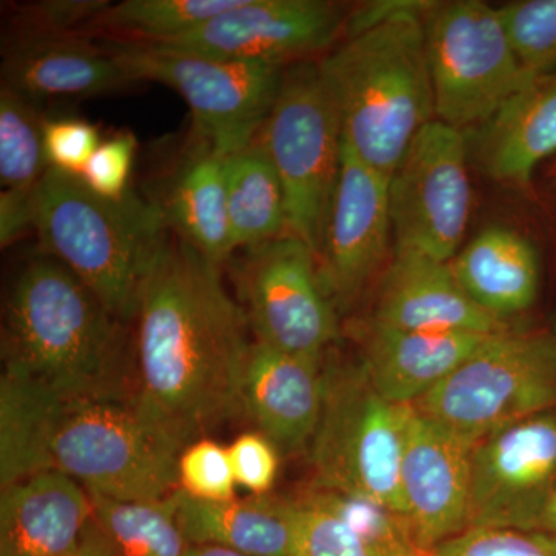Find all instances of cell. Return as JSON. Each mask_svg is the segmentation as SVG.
<instances>
[{
  "label": "cell",
  "instance_id": "cell-18",
  "mask_svg": "<svg viewBox=\"0 0 556 556\" xmlns=\"http://www.w3.org/2000/svg\"><path fill=\"white\" fill-rule=\"evenodd\" d=\"M2 84L27 100L93 98L129 87L126 70L109 46L78 35L10 38Z\"/></svg>",
  "mask_w": 556,
  "mask_h": 556
},
{
  "label": "cell",
  "instance_id": "cell-5",
  "mask_svg": "<svg viewBox=\"0 0 556 556\" xmlns=\"http://www.w3.org/2000/svg\"><path fill=\"white\" fill-rule=\"evenodd\" d=\"M33 229L123 324L135 318L139 289L169 230L159 201L134 190L104 199L56 169L33 189Z\"/></svg>",
  "mask_w": 556,
  "mask_h": 556
},
{
  "label": "cell",
  "instance_id": "cell-2",
  "mask_svg": "<svg viewBox=\"0 0 556 556\" xmlns=\"http://www.w3.org/2000/svg\"><path fill=\"white\" fill-rule=\"evenodd\" d=\"M181 452L134 399L58 396L2 376V486L60 473L90 495L166 500L179 489Z\"/></svg>",
  "mask_w": 556,
  "mask_h": 556
},
{
  "label": "cell",
  "instance_id": "cell-37",
  "mask_svg": "<svg viewBox=\"0 0 556 556\" xmlns=\"http://www.w3.org/2000/svg\"><path fill=\"white\" fill-rule=\"evenodd\" d=\"M101 144L97 127L80 118L46 119L43 148L50 169L79 177Z\"/></svg>",
  "mask_w": 556,
  "mask_h": 556
},
{
  "label": "cell",
  "instance_id": "cell-1",
  "mask_svg": "<svg viewBox=\"0 0 556 556\" xmlns=\"http://www.w3.org/2000/svg\"><path fill=\"white\" fill-rule=\"evenodd\" d=\"M134 401L185 450L244 407L247 313L218 266L166 237L139 289Z\"/></svg>",
  "mask_w": 556,
  "mask_h": 556
},
{
  "label": "cell",
  "instance_id": "cell-30",
  "mask_svg": "<svg viewBox=\"0 0 556 556\" xmlns=\"http://www.w3.org/2000/svg\"><path fill=\"white\" fill-rule=\"evenodd\" d=\"M308 495L346 522L369 546L386 556H424L409 532L407 519L375 501L314 489Z\"/></svg>",
  "mask_w": 556,
  "mask_h": 556
},
{
  "label": "cell",
  "instance_id": "cell-41",
  "mask_svg": "<svg viewBox=\"0 0 556 556\" xmlns=\"http://www.w3.org/2000/svg\"><path fill=\"white\" fill-rule=\"evenodd\" d=\"M538 530H543V532L556 535V490L554 496H552L551 503H548L546 511H544L540 529Z\"/></svg>",
  "mask_w": 556,
  "mask_h": 556
},
{
  "label": "cell",
  "instance_id": "cell-13",
  "mask_svg": "<svg viewBox=\"0 0 556 556\" xmlns=\"http://www.w3.org/2000/svg\"><path fill=\"white\" fill-rule=\"evenodd\" d=\"M556 490V412L493 431L471 450L470 527L538 530Z\"/></svg>",
  "mask_w": 556,
  "mask_h": 556
},
{
  "label": "cell",
  "instance_id": "cell-26",
  "mask_svg": "<svg viewBox=\"0 0 556 556\" xmlns=\"http://www.w3.org/2000/svg\"><path fill=\"white\" fill-rule=\"evenodd\" d=\"M174 495L159 501L90 495V519L72 556H185L189 544Z\"/></svg>",
  "mask_w": 556,
  "mask_h": 556
},
{
  "label": "cell",
  "instance_id": "cell-27",
  "mask_svg": "<svg viewBox=\"0 0 556 556\" xmlns=\"http://www.w3.org/2000/svg\"><path fill=\"white\" fill-rule=\"evenodd\" d=\"M226 189L236 251L258 247L288 232L283 186L258 137L226 156Z\"/></svg>",
  "mask_w": 556,
  "mask_h": 556
},
{
  "label": "cell",
  "instance_id": "cell-19",
  "mask_svg": "<svg viewBox=\"0 0 556 556\" xmlns=\"http://www.w3.org/2000/svg\"><path fill=\"white\" fill-rule=\"evenodd\" d=\"M243 399L262 434L283 452H298L313 441L324 409L321 358L252 343Z\"/></svg>",
  "mask_w": 556,
  "mask_h": 556
},
{
  "label": "cell",
  "instance_id": "cell-23",
  "mask_svg": "<svg viewBox=\"0 0 556 556\" xmlns=\"http://www.w3.org/2000/svg\"><path fill=\"white\" fill-rule=\"evenodd\" d=\"M468 299L490 316L506 320L535 305L540 257L517 230L490 226L450 262Z\"/></svg>",
  "mask_w": 556,
  "mask_h": 556
},
{
  "label": "cell",
  "instance_id": "cell-36",
  "mask_svg": "<svg viewBox=\"0 0 556 556\" xmlns=\"http://www.w3.org/2000/svg\"><path fill=\"white\" fill-rule=\"evenodd\" d=\"M137 138L123 131L102 141L79 175L80 181L104 199L119 200L129 192Z\"/></svg>",
  "mask_w": 556,
  "mask_h": 556
},
{
  "label": "cell",
  "instance_id": "cell-21",
  "mask_svg": "<svg viewBox=\"0 0 556 556\" xmlns=\"http://www.w3.org/2000/svg\"><path fill=\"white\" fill-rule=\"evenodd\" d=\"M90 515V493L64 475H31L2 486L0 556H72Z\"/></svg>",
  "mask_w": 556,
  "mask_h": 556
},
{
  "label": "cell",
  "instance_id": "cell-28",
  "mask_svg": "<svg viewBox=\"0 0 556 556\" xmlns=\"http://www.w3.org/2000/svg\"><path fill=\"white\" fill-rule=\"evenodd\" d=\"M240 0H126L109 3L80 28L84 38L102 36L110 42L156 46L193 31Z\"/></svg>",
  "mask_w": 556,
  "mask_h": 556
},
{
  "label": "cell",
  "instance_id": "cell-8",
  "mask_svg": "<svg viewBox=\"0 0 556 556\" xmlns=\"http://www.w3.org/2000/svg\"><path fill=\"white\" fill-rule=\"evenodd\" d=\"M426 43L437 119L463 134L535 78L519 60L500 7L481 0L430 2Z\"/></svg>",
  "mask_w": 556,
  "mask_h": 556
},
{
  "label": "cell",
  "instance_id": "cell-35",
  "mask_svg": "<svg viewBox=\"0 0 556 556\" xmlns=\"http://www.w3.org/2000/svg\"><path fill=\"white\" fill-rule=\"evenodd\" d=\"M110 2L104 0H49L17 7L11 38L76 35Z\"/></svg>",
  "mask_w": 556,
  "mask_h": 556
},
{
  "label": "cell",
  "instance_id": "cell-32",
  "mask_svg": "<svg viewBox=\"0 0 556 556\" xmlns=\"http://www.w3.org/2000/svg\"><path fill=\"white\" fill-rule=\"evenodd\" d=\"M291 514L294 556H386L309 495L291 501Z\"/></svg>",
  "mask_w": 556,
  "mask_h": 556
},
{
  "label": "cell",
  "instance_id": "cell-3",
  "mask_svg": "<svg viewBox=\"0 0 556 556\" xmlns=\"http://www.w3.org/2000/svg\"><path fill=\"white\" fill-rule=\"evenodd\" d=\"M430 2H376L348 16L342 43L318 61L343 144L391 177L408 146L437 119L428 67Z\"/></svg>",
  "mask_w": 556,
  "mask_h": 556
},
{
  "label": "cell",
  "instance_id": "cell-4",
  "mask_svg": "<svg viewBox=\"0 0 556 556\" xmlns=\"http://www.w3.org/2000/svg\"><path fill=\"white\" fill-rule=\"evenodd\" d=\"M5 320V378L58 396L134 399L123 321L58 260L25 266Z\"/></svg>",
  "mask_w": 556,
  "mask_h": 556
},
{
  "label": "cell",
  "instance_id": "cell-34",
  "mask_svg": "<svg viewBox=\"0 0 556 556\" xmlns=\"http://www.w3.org/2000/svg\"><path fill=\"white\" fill-rule=\"evenodd\" d=\"M178 486L199 500H236L237 482L228 448L204 438L189 444L179 453Z\"/></svg>",
  "mask_w": 556,
  "mask_h": 556
},
{
  "label": "cell",
  "instance_id": "cell-22",
  "mask_svg": "<svg viewBox=\"0 0 556 556\" xmlns=\"http://www.w3.org/2000/svg\"><path fill=\"white\" fill-rule=\"evenodd\" d=\"M492 336L495 334L408 331L372 325L362 367L380 396L393 404L413 405Z\"/></svg>",
  "mask_w": 556,
  "mask_h": 556
},
{
  "label": "cell",
  "instance_id": "cell-31",
  "mask_svg": "<svg viewBox=\"0 0 556 556\" xmlns=\"http://www.w3.org/2000/svg\"><path fill=\"white\" fill-rule=\"evenodd\" d=\"M500 10L527 72H556V0H517Z\"/></svg>",
  "mask_w": 556,
  "mask_h": 556
},
{
  "label": "cell",
  "instance_id": "cell-11",
  "mask_svg": "<svg viewBox=\"0 0 556 556\" xmlns=\"http://www.w3.org/2000/svg\"><path fill=\"white\" fill-rule=\"evenodd\" d=\"M466 134L434 119L402 156L390 177L396 251L450 263L463 244L471 214Z\"/></svg>",
  "mask_w": 556,
  "mask_h": 556
},
{
  "label": "cell",
  "instance_id": "cell-25",
  "mask_svg": "<svg viewBox=\"0 0 556 556\" xmlns=\"http://www.w3.org/2000/svg\"><path fill=\"white\" fill-rule=\"evenodd\" d=\"M160 206L167 228L208 262L219 266L236 252L229 222L226 156L217 150L195 139Z\"/></svg>",
  "mask_w": 556,
  "mask_h": 556
},
{
  "label": "cell",
  "instance_id": "cell-10",
  "mask_svg": "<svg viewBox=\"0 0 556 556\" xmlns=\"http://www.w3.org/2000/svg\"><path fill=\"white\" fill-rule=\"evenodd\" d=\"M131 83L150 80L177 91L192 112L193 135L222 155L258 137L276 101L285 65L212 60L199 54L109 43Z\"/></svg>",
  "mask_w": 556,
  "mask_h": 556
},
{
  "label": "cell",
  "instance_id": "cell-15",
  "mask_svg": "<svg viewBox=\"0 0 556 556\" xmlns=\"http://www.w3.org/2000/svg\"><path fill=\"white\" fill-rule=\"evenodd\" d=\"M391 236L390 177L369 167L343 144L338 182L317 251L318 273L329 298H356L382 266Z\"/></svg>",
  "mask_w": 556,
  "mask_h": 556
},
{
  "label": "cell",
  "instance_id": "cell-6",
  "mask_svg": "<svg viewBox=\"0 0 556 556\" xmlns=\"http://www.w3.org/2000/svg\"><path fill=\"white\" fill-rule=\"evenodd\" d=\"M413 405L380 396L361 365L325 369L313 438L316 489L364 497L405 518L401 463Z\"/></svg>",
  "mask_w": 556,
  "mask_h": 556
},
{
  "label": "cell",
  "instance_id": "cell-33",
  "mask_svg": "<svg viewBox=\"0 0 556 556\" xmlns=\"http://www.w3.org/2000/svg\"><path fill=\"white\" fill-rule=\"evenodd\" d=\"M426 556H556V535L543 530L468 527Z\"/></svg>",
  "mask_w": 556,
  "mask_h": 556
},
{
  "label": "cell",
  "instance_id": "cell-17",
  "mask_svg": "<svg viewBox=\"0 0 556 556\" xmlns=\"http://www.w3.org/2000/svg\"><path fill=\"white\" fill-rule=\"evenodd\" d=\"M376 327L408 331L506 332L510 324L475 305L453 276L450 263L396 251L376 303Z\"/></svg>",
  "mask_w": 556,
  "mask_h": 556
},
{
  "label": "cell",
  "instance_id": "cell-7",
  "mask_svg": "<svg viewBox=\"0 0 556 556\" xmlns=\"http://www.w3.org/2000/svg\"><path fill=\"white\" fill-rule=\"evenodd\" d=\"M413 407L473 445L518 420L556 412V334L492 336Z\"/></svg>",
  "mask_w": 556,
  "mask_h": 556
},
{
  "label": "cell",
  "instance_id": "cell-9",
  "mask_svg": "<svg viewBox=\"0 0 556 556\" xmlns=\"http://www.w3.org/2000/svg\"><path fill=\"white\" fill-rule=\"evenodd\" d=\"M258 138L283 186L288 232L317 255L343 150L342 127L318 62L285 67Z\"/></svg>",
  "mask_w": 556,
  "mask_h": 556
},
{
  "label": "cell",
  "instance_id": "cell-14",
  "mask_svg": "<svg viewBox=\"0 0 556 556\" xmlns=\"http://www.w3.org/2000/svg\"><path fill=\"white\" fill-rule=\"evenodd\" d=\"M346 20L345 9L327 0H240L193 31L144 47L287 67L327 50Z\"/></svg>",
  "mask_w": 556,
  "mask_h": 556
},
{
  "label": "cell",
  "instance_id": "cell-39",
  "mask_svg": "<svg viewBox=\"0 0 556 556\" xmlns=\"http://www.w3.org/2000/svg\"><path fill=\"white\" fill-rule=\"evenodd\" d=\"M33 189H3L0 193V241L10 247L33 229Z\"/></svg>",
  "mask_w": 556,
  "mask_h": 556
},
{
  "label": "cell",
  "instance_id": "cell-20",
  "mask_svg": "<svg viewBox=\"0 0 556 556\" xmlns=\"http://www.w3.org/2000/svg\"><path fill=\"white\" fill-rule=\"evenodd\" d=\"M466 137L468 155L486 177L530 185L536 167L556 155V72L535 76Z\"/></svg>",
  "mask_w": 556,
  "mask_h": 556
},
{
  "label": "cell",
  "instance_id": "cell-16",
  "mask_svg": "<svg viewBox=\"0 0 556 556\" xmlns=\"http://www.w3.org/2000/svg\"><path fill=\"white\" fill-rule=\"evenodd\" d=\"M471 450L473 444L413 407L401 490L409 532L424 556L470 527Z\"/></svg>",
  "mask_w": 556,
  "mask_h": 556
},
{
  "label": "cell",
  "instance_id": "cell-40",
  "mask_svg": "<svg viewBox=\"0 0 556 556\" xmlns=\"http://www.w3.org/2000/svg\"><path fill=\"white\" fill-rule=\"evenodd\" d=\"M185 556H247L239 552L229 551L218 546H206V544H189Z\"/></svg>",
  "mask_w": 556,
  "mask_h": 556
},
{
  "label": "cell",
  "instance_id": "cell-24",
  "mask_svg": "<svg viewBox=\"0 0 556 556\" xmlns=\"http://www.w3.org/2000/svg\"><path fill=\"white\" fill-rule=\"evenodd\" d=\"M177 517L188 544H206L247 556H294L291 501L268 495L206 501L175 492Z\"/></svg>",
  "mask_w": 556,
  "mask_h": 556
},
{
  "label": "cell",
  "instance_id": "cell-38",
  "mask_svg": "<svg viewBox=\"0 0 556 556\" xmlns=\"http://www.w3.org/2000/svg\"><path fill=\"white\" fill-rule=\"evenodd\" d=\"M228 453L237 485L254 496L268 495L280 466L276 445L265 434L243 433L230 444Z\"/></svg>",
  "mask_w": 556,
  "mask_h": 556
},
{
  "label": "cell",
  "instance_id": "cell-12",
  "mask_svg": "<svg viewBox=\"0 0 556 556\" xmlns=\"http://www.w3.org/2000/svg\"><path fill=\"white\" fill-rule=\"evenodd\" d=\"M244 251L237 280L255 342L321 358L339 327L316 252L289 232Z\"/></svg>",
  "mask_w": 556,
  "mask_h": 556
},
{
  "label": "cell",
  "instance_id": "cell-29",
  "mask_svg": "<svg viewBox=\"0 0 556 556\" xmlns=\"http://www.w3.org/2000/svg\"><path fill=\"white\" fill-rule=\"evenodd\" d=\"M38 109L17 91L0 89V182L3 189H31L50 170Z\"/></svg>",
  "mask_w": 556,
  "mask_h": 556
}]
</instances>
